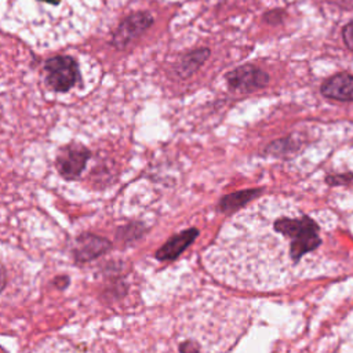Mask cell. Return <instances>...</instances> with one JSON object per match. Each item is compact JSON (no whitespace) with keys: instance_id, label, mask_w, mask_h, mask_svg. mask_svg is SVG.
Masks as SVG:
<instances>
[{"instance_id":"7","label":"cell","mask_w":353,"mask_h":353,"mask_svg":"<svg viewBox=\"0 0 353 353\" xmlns=\"http://www.w3.org/2000/svg\"><path fill=\"white\" fill-rule=\"evenodd\" d=\"M199 230L196 228L186 229L181 233L171 236L157 251L156 258L159 261H174L176 259L197 237Z\"/></svg>"},{"instance_id":"9","label":"cell","mask_w":353,"mask_h":353,"mask_svg":"<svg viewBox=\"0 0 353 353\" xmlns=\"http://www.w3.org/2000/svg\"><path fill=\"white\" fill-rule=\"evenodd\" d=\"M208 58H210L208 48L201 47V48L192 50L179 58V61L175 65V73L181 79H188L192 74H194Z\"/></svg>"},{"instance_id":"3","label":"cell","mask_w":353,"mask_h":353,"mask_svg":"<svg viewBox=\"0 0 353 353\" xmlns=\"http://www.w3.org/2000/svg\"><path fill=\"white\" fill-rule=\"evenodd\" d=\"M153 25V17L148 11H137L125 17L114 29L112 36V46L117 50H124L137 37L146 32Z\"/></svg>"},{"instance_id":"12","label":"cell","mask_w":353,"mask_h":353,"mask_svg":"<svg viewBox=\"0 0 353 353\" xmlns=\"http://www.w3.org/2000/svg\"><path fill=\"white\" fill-rule=\"evenodd\" d=\"M342 37H343V41H345L346 47L353 51V21L349 22V23L343 28V30H342Z\"/></svg>"},{"instance_id":"13","label":"cell","mask_w":353,"mask_h":353,"mask_svg":"<svg viewBox=\"0 0 353 353\" xmlns=\"http://www.w3.org/2000/svg\"><path fill=\"white\" fill-rule=\"evenodd\" d=\"M41 1H46V3H50V4H58L59 0H41Z\"/></svg>"},{"instance_id":"2","label":"cell","mask_w":353,"mask_h":353,"mask_svg":"<svg viewBox=\"0 0 353 353\" xmlns=\"http://www.w3.org/2000/svg\"><path fill=\"white\" fill-rule=\"evenodd\" d=\"M46 83L57 92H66L79 80V65L70 55L51 57L43 66Z\"/></svg>"},{"instance_id":"6","label":"cell","mask_w":353,"mask_h":353,"mask_svg":"<svg viewBox=\"0 0 353 353\" xmlns=\"http://www.w3.org/2000/svg\"><path fill=\"white\" fill-rule=\"evenodd\" d=\"M109 248L110 241L108 239L91 233H84L76 239L73 255L77 262L84 263L103 255L106 251H109Z\"/></svg>"},{"instance_id":"10","label":"cell","mask_w":353,"mask_h":353,"mask_svg":"<svg viewBox=\"0 0 353 353\" xmlns=\"http://www.w3.org/2000/svg\"><path fill=\"white\" fill-rule=\"evenodd\" d=\"M258 193H259V189H247V190H240V192L229 193V194L223 196L219 200L218 208L222 212L236 211V210L241 208L244 204L250 203Z\"/></svg>"},{"instance_id":"5","label":"cell","mask_w":353,"mask_h":353,"mask_svg":"<svg viewBox=\"0 0 353 353\" xmlns=\"http://www.w3.org/2000/svg\"><path fill=\"white\" fill-rule=\"evenodd\" d=\"M90 159V150L80 143H70L63 146L55 160V165L58 172L65 179H76L81 171L84 170L87 160Z\"/></svg>"},{"instance_id":"8","label":"cell","mask_w":353,"mask_h":353,"mask_svg":"<svg viewBox=\"0 0 353 353\" xmlns=\"http://www.w3.org/2000/svg\"><path fill=\"white\" fill-rule=\"evenodd\" d=\"M321 94L336 101H353V74L336 73L321 84Z\"/></svg>"},{"instance_id":"4","label":"cell","mask_w":353,"mask_h":353,"mask_svg":"<svg viewBox=\"0 0 353 353\" xmlns=\"http://www.w3.org/2000/svg\"><path fill=\"white\" fill-rule=\"evenodd\" d=\"M230 90L239 92H254L262 90L269 83V74L256 65H241L225 76Z\"/></svg>"},{"instance_id":"11","label":"cell","mask_w":353,"mask_h":353,"mask_svg":"<svg viewBox=\"0 0 353 353\" xmlns=\"http://www.w3.org/2000/svg\"><path fill=\"white\" fill-rule=\"evenodd\" d=\"M353 179V174L345 172V174H335V175H328L325 178V182L330 185H343L349 183Z\"/></svg>"},{"instance_id":"1","label":"cell","mask_w":353,"mask_h":353,"mask_svg":"<svg viewBox=\"0 0 353 353\" xmlns=\"http://www.w3.org/2000/svg\"><path fill=\"white\" fill-rule=\"evenodd\" d=\"M276 223L291 240L292 263H298L303 255L314 251L321 244L320 228L307 215L277 216Z\"/></svg>"}]
</instances>
